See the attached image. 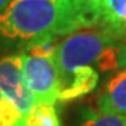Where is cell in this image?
<instances>
[{
    "label": "cell",
    "mask_w": 126,
    "mask_h": 126,
    "mask_svg": "<svg viewBox=\"0 0 126 126\" xmlns=\"http://www.w3.org/2000/svg\"><path fill=\"white\" fill-rule=\"evenodd\" d=\"M87 27V0H11L0 13V46L23 52Z\"/></svg>",
    "instance_id": "1"
},
{
    "label": "cell",
    "mask_w": 126,
    "mask_h": 126,
    "mask_svg": "<svg viewBox=\"0 0 126 126\" xmlns=\"http://www.w3.org/2000/svg\"><path fill=\"white\" fill-rule=\"evenodd\" d=\"M59 73L91 66L98 73H113L126 66V44L121 36L101 27H87L58 42Z\"/></svg>",
    "instance_id": "2"
},
{
    "label": "cell",
    "mask_w": 126,
    "mask_h": 126,
    "mask_svg": "<svg viewBox=\"0 0 126 126\" xmlns=\"http://www.w3.org/2000/svg\"><path fill=\"white\" fill-rule=\"evenodd\" d=\"M59 41H50L25 49L21 53L23 73L28 90L36 104L58 102L59 69L56 63V49Z\"/></svg>",
    "instance_id": "3"
},
{
    "label": "cell",
    "mask_w": 126,
    "mask_h": 126,
    "mask_svg": "<svg viewBox=\"0 0 126 126\" xmlns=\"http://www.w3.org/2000/svg\"><path fill=\"white\" fill-rule=\"evenodd\" d=\"M0 91L24 116L35 107V99L24 79L21 53L0 56Z\"/></svg>",
    "instance_id": "4"
},
{
    "label": "cell",
    "mask_w": 126,
    "mask_h": 126,
    "mask_svg": "<svg viewBox=\"0 0 126 126\" xmlns=\"http://www.w3.org/2000/svg\"><path fill=\"white\" fill-rule=\"evenodd\" d=\"M98 80L99 73L91 66L59 73L58 102H70L88 95L97 88Z\"/></svg>",
    "instance_id": "5"
},
{
    "label": "cell",
    "mask_w": 126,
    "mask_h": 126,
    "mask_svg": "<svg viewBox=\"0 0 126 126\" xmlns=\"http://www.w3.org/2000/svg\"><path fill=\"white\" fill-rule=\"evenodd\" d=\"M93 27L123 36L126 31V0H87Z\"/></svg>",
    "instance_id": "6"
},
{
    "label": "cell",
    "mask_w": 126,
    "mask_h": 126,
    "mask_svg": "<svg viewBox=\"0 0 126 126\" xmlns=\"http://www.w3.org/2000/svg\"><path fill=\"white\" fill-rule=\"evenodd\" d=\"M95 104L101 112L126 115V66L111 73L98 91Z\"/></svg>",
    "instance_id": "7"
},
{
    "label": "cell",
    "mask_w": 126,
    "mask_h": 126,
    "mask_svg": "<svg viewBox=\"0 0 126 126\" xmlns=\"http://www.w3.org/2000/svg\"><path fill=\"white\" fill-rule=\"evenodd\" d=\"M80 126H126V115L105 113L97 108L84 107L80 115Z\"/></svg>",
    "instance_id": "8"
},
{
    "label": "cell",
    "mask_w": 126,
    "mask_h": 126,
    "mask_svg": "<svg viewBox=\"0 0 126 126\" xmlns=\"http://www.w3.org/2000/svg\"><path fill=\"white\" fill-rule=\"evenodd\" d=\"M24 115L0 91V126H23Z\"/></svg>",
    "instance_id": "9"
},
{
    "label": "cell",
    "mask_w": 126,
    "mask_h": 126,
    "mask_svg": "<svg viewBox=\"0 0 126 126\" xmlns=\"http://www.w3.org/2000/svg\"><path fill=\"white\" fill-rule=\"evenodd\" d=\"M10 1H11V0H0V13L10 4Z\"/></svg>",
    "instance_id": "10"
},
{
    "label": "cell",
    "mask_w": 126,
    "mask_h": 126,
    "mask_svg": "<svg viewBox=\"0 0 126 126\" xmlns=\"http://www.w3.org/2000/svg\"><path fill=\"white\" fill-rule=\"evenodd\" d=\"M122 39H123V42L126 44V31H125V34H123V36H122Z\"/></svg>",
    "instance_id": "11"
},
{
    "label": "cell",
    "mask_w": 126,
    "mask_h": 126,
    "mask_svg": "<svg viewBox=\"0 0 126 126\" xmlns=\"http://www.w3.org/2000/svg\"><path fill=\"white\" fill-rule=\"evenodd\" d=\"M23 126H25V125H23Z\"/></svg>",
    "instance_id": "12"
},
{
    "label": "cell",
    "mask_w": 126,
    "mask_h": 126,
    "mask_svg": "<svg viewBox=\"0 0 126 126\" xmlns=\"http://www.w3.org/2000/svg\"><path fill=\"white\" fill-rule=\"evenodd\" d=\"M23 125H24V123H23Z\"/></svg>",
    "instance_id": "13"
}]
</instances>
